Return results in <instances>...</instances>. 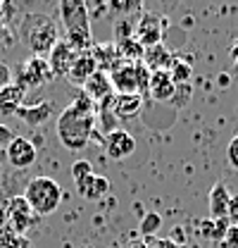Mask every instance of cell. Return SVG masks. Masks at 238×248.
<instances>
[{"label": "cell", "instance_id": "1", "mask_svg": "<svg viewBox=\"0 0 238 248\" xmlns=\"http://www.w3.org/2000/svg\"><path fill=\"white\" fill-rule=\"evenodd\" d=\"M98 108L86 93L81 91L58 117V139L67 151H81L86 148L93 136Z\"/></svg>", "mask_w": 238, "mask_h": 248}, {"label": "cell", "instance_id": "2", "mask_svg": "<svg viewBox=\"0 0 238 248\" xmlns=\"http://www.w3.org/2000/svg\"><path fill=\"white\" fill-rule=\"evenodd\" d=\"M60 17L62 24L67 29V43L69 48H74L79 55L90 53L95 41H93V31H90V15L89 5L81 0H62L60 2Z\"/></svg>", "mask_w": 238, "mask_h": 248}, {"label": "cell", "instance_id": "3", "mask_svg": "<svg viewBox=\"0 0 238 248\" xmlns=\"http://www.w3.org/2000/svg\"><path fill=\"white\" fill-rule=\"evenodd\" d=\"M22 38L29 46L31 55L36 58H48L50 50L58 46V27L50 15L31 12L22 19Z\"/></svg>", "mask_w": 238, "mask_h": 248}, {"label": "cell", "instance_id": "4", "mask_svg": "<svg viewBox=\"0 0 238 248\" xmlns=\"http://www.w3.org/2000/svg\"><path fill=\"white\" fill-rule=\"evenodd\" d=\"M36 217L53 215L62 203V186L50 177H33L22 193Z\"/></svg>", "mask_w": 238, "mask_h": 248}, {"label": "cell", "instance_id": "5", "mask_svg": "<svg viewBox=\"0 0 238 248\" xmlns=\"http://www.w3.org/2000/svg\"><path fill=\"white\" fill-rule=\"evenodd\" d=\"M55 77L50 72V64L45 58H36L31 55L27 60L17 67V77H15V84L24 91H31V89H41L45 84H50Z\"/></svg>", "mask_w": 238, "mask_h": 248}, {"label": "cell", "instance_id": "6", "mask_svg": "<svg viewBox=\"0 0 238 248\" xmlns=\"http://www.w3.org/2000/svg\"><path fill=\"white\" fill-rule=\"evenodd\" d=\"M164 29H167V17H157L148 10H141V19L136 22V38L143 48L160 46Z\"/></svg>", "mask_w": 238, "mask_h": 248}, {"label": "cell", "instance_id": "7", "mask_svg": "<svg viewBox=\"0 0 238 248\" xmlns=\"http://www.w3.org/2000/svg\"><path fill=\"white\" fill-rule=\"evenodd\" d=\"M36 222V215L29 208L24 196H12L7 198V232L24 236L27 229H31V224Z\"/></svg>", "mask_w": 238, "mask_h": 248}, {"label": "cell", "instance_id": "8", "mask_svg": "<svg viewBox=\"0 0 238 248\" xmlns=\"http://www.w3.org/2000/svg\"><path fill=\"white\" fill-rule=\"evenodd\" d=\"M103 148L110 160H126L136 153V139L126 129H115V131L105 134Z\"/></svg>", "mask_w": 238, "mask_h": 248}, {"label": "cell", "instance_id": "9", "mask_svg": "<svg viewBox=\"0 0 238 248\" xmlns=\"http://www.w3.org/2000/svg\"><path fill=\"white\" fill-rule=\"evenodd\" d=\"M5 155H7V160H10L12 167L27 170V167L33 165V160H36V146L31 143L29 139H24V136H15L12 143L7 146Z\"/></svg>", "mask_w": 238, "mask_h": 248}, {"label": "cell", "instance_id": "10", "mask_svg": "<svg viewBox=\"0 0 238 248\" xmlns=\"http://www.w3.org/2000/svg\"><path fill=\"white\" fill-rule=\"evenodd\" d=\"M76 58H79V53H76L74 48H69L67 41H58V46L50 50V55H48L45 60L50 64L53 77H67L69 69H72V64L76 62Z\"/></svg>", "mask_w": 238, "mask_h": 248}, {"label": "cell", "instance_id": "11", "mask_svg": "<svg viewBox=\"0 0 238 248\" xmlns=\"http://www.w3.org/2000/svg\"><path fill=\"white\" fill-rule=\"evenodd\" d=\"M110 81H112L115 93H138L136 62H121L117 69L110 72Z\"/></svg>", "mask_w": 238, "mask_h": 248}, {"label": "cell", "instance_id": "12", "mask_svg": "<svg viewBox=\"0 0 238 248\" xmlns=\"http://www.w3.org/2000/svg\"><path fill=\"white\" fill-rule=\"evenodd\" d=\"M84 93L89 95L93 103H100V100H105L107 95H112L115 89H112L110 74H107V72H103V69L93 72L89 79H86V84H84Z\"/></svg>", "mask_w": 238, "mask_h": 248}, {"label": "cell", "instance_id": "13", "mask_svg": "<svg viewBox=\"0 0 238 248\" xmlns=\"http://www.w3.org/2000/svg\"><path fill=\"white\" fill-rule=\"evenodd\" d=\"M231 191L224 182H217L209 191V219H229Z\"/></svg>", "mask_w": 238, "mask_h": 248}, {"label": "cell", "instance_id": "14", "mask_svg": "<svg viewBox=\"0 0 238 248\" xmlns=\"http://www.w3.org/2000/svg\"><path fill=\"white\" fill-rule=\"evenodd\" d=\"M177 93V84L172 81L169 72H152L150 74V84H148V95H152L155 100H174Z\"/></svg>", "mask_w": 238, "mask_h": 248}, {"label": "cell", "instance_id": "15", "mask_svg": "<svg viewBox=\"0 0 238 248\" xmlns=\"http://www.w3.org/2000/svg\"><path fill=\"white\" fill-rule=\"evenodd\" d=\"M50 115H53V103H48V100H43V103H36V105H22L19 110H17V115L15 117H19L24 124H29V126H41V124H45L50 120Z\"/></svg>", "mask_w": 238, "mask_h": 248}, {"label": "cell", "instance_id": "16", "mask_svg": "<svg viewBox=\"0 0 238 248\" xmlns=\"http://www.w3.org/2000/svg\"><path fill=\"white\" fill-rule=\"evenodd\" d=\"M93 72H98V62H95V58H93V53H84V55H79L76 62L72 64L67 79H69L74 86H81V89H84L86 79H89Z\"/></svg>", "mask_w": 238, "mask_h": 248}, {"label": "cell", "instance_id": "17", "mask_svg": "<svg viewBox=\"0 0 238 248\" xmlns=\"http://www.w3.org/2000/svg\"><path fill=\"white\" fill-rule=\"evenodd\" d=\"M143 64L148 67L150 72H169L172 62H174V55L160 43V46H152V48H146L143 53Z\"/></svg>", "mask_w": 238, "mask_h": 248}, {"label": "cell", "instance_id": "18", "mask_svg": "<svg viewBox=\"0 0 238 248\" xmlns=\"http://www.w3.org/2000/svg\"><path fill=\"white\" fill-rule=\"evenodd\" d=\"M143 108V95L141 93H117L115 95V115L117 120L136 117Z\"/></svg>", "mask_w": 238, "mask_h": 248}, {"label": "cell", "instance_id": "19", "mask_svg": "<svg viewBox=\"0 0 238 248\" xmlns=\"http://www.w3.org/2000/svg\"><path fill=\"white\" fill-rule=\"evenodd\" d=\"M27 91L19 89L15 81L5 89H0V115H17V110L24 105Z\"/></svg>", "mask_w": 238, "mask_h": 248}, {"label": "cell", "instance_id": "20", "mask_svg": "<svg viewBox=\"0 0 238 248\" xmlns=\"http://www.w3.org/2000/svg\"><path fill=\"white\" fill-rule=\"evenodd\" d=\"M76 191H79L84 198H89V201H98V198L107 196V191H110V179L103 177V174H95V172H93L86 182L76 184Z\"/></svg>", "mask_w": 238, "mask_h": 248}, {"label": "cell", "instance_id": "21", "mask_svg": "<svg viewBox=\"0 0 238 248\" xmlns=\"http://www.w3.org/2000/svg\"><path fill=\"white\" fill-rule=\"evenodd\" d=\"M115 46H117V53H119V58H121V62H141L143 60L146 48L138 43L136 36H134V38H126V41H119Z\"/></svg>", "mask_w": 238, "mask_h": 248}, {"label": "cell", "instance_id": "22", "mask_svg": "<svg viewBox=\"0 0 238 248\" xmlns=\"http://www.w3.org/2000/svg\"><path fill=\"white\" fill-rule=\"evenodd\" d=\"M169 77H172V81H174L177 86L188 84V79L193 77V67H191V62H183V60H177V58H174L172 67H169Z\"/></svg>", "mask_w": 238, "mask_h": 248}, {"label": "cell", "instance_id": "23", "mask_svg": "<svg viewBox=\"0 0 238 248\" xmlns=\"http://www.w3.org/2000/svg\"><path fill=\"white\" fill-rule=\"evenodd\" d=\"M160 227H162V215H160V213H155V210L146 213L143 219H141V234H143V236H148V239H152V236L157 234V229H160Z\"/></svg>", "mask_w": 238, "mask_h": 248}, {"label": "cell", "instance_id": "24", "mask_svg": "<svg viewBox=\"0 0 238 248\" xmlns=\"http://www.w3.org/2000/svg\"><path fill=\"white\" fill-rule=\"evenodd\" d=\"M136 36V22L131 17H119L117 24H115V43L119 41H126V38H134Z\"/></svg>", "mask_w": 238, "mask_h": 248}, {"label": "cell", "instance_id": "25", "mask_svg": "<svg viewBox=\"0 0 238 248\" xmlns=\"http://www.w3.org/2000/svg\"><path fill=\"white\" fill-rule=\"evenodd\" d=\"M90 174H93V165H90L89 160H76V162L72 165V179H74V184L86 182Z\"/></svg>", "mask_w": 238, "mask_h": 248}, {"label": "cell", "instance_id": "26", "mask_svg": "<svg viewBox=\"0 0 238 248\" xmlns=\"http://www.w3.org/2000/svg\"><path fill=\"white\" fill-rule=\"evenodd\" d=\"M0 248H31L27 236H19V234H12V232H5L0 236Z\"/></svg>", "mask_w": 238, "mask_h": 248}, {"label": "cell", "instance_id": "27", "mask_svg": "<svg viewBox=\"0 0 238 248\" xmlns=\"http://www.w3.org/2000/svg\"><path fill=\"white\" fill-rule=\"evenodd\" d=\"M219 248H238V227L231 222V227L226 229L224 239L219 241Z\"/></svg>", "mask_w": 238, "mask_h": 248}, {"label": "cell", "instance_id": "28", "mask_svg": "<svg viewBox=\"0 0 238 248\" xmlns=\"http://www.w3.org/2000/svg\"><path fill=\"white\" fill-rule=\"evenodd\" d=\"M226 160H229V165L238 172V134L229 141V146H226Z\"/></svg>", "mask_w": 238, "mask_h": 248}, {"label": "cell", "instance_id": "29", "mask_svg": "<svg viewBox=\"0 0 238 248\" xmlns=\"http://www.w3.org/2000/svg\"><path fill=\"white\" fill-rule=\"evenodd\" d=\"M231 227V219H214V232H212V241H222L224 239V234H226V229Z\"/></svg>", "mask_w": 238, "mask_h": 248}, {"label": "cell", "instance_id": "30", "mask_svg": "<svg viewBox=\"0 0 238 248\" xmlns=\"http://www.w3.org/2000/svg\"><path fill=\"white\" fill-rule=\"evenodd\" d=\"M107 7L115 10V12H119V15L124 17V12L129 15V12H134V10H141V2H115V0H112Z\"/></svg>", "mask_w": 238, "mask_h": 248}, {"label": "cell", "instance_id": "31", "mask_svg": "<svg viewBox=\"0 0 238 248\" xmlns=\"http://www.w3.org/2000/svg\"><path fill=\"white\" fill-rule=\"evenodd\" d=\"M12 139H15V131L7 124H0V151H7V146L12 143Z\"/></svg>", "mask_w": 238, "mask_h": 248}, {"label": "cell", "instance_id": "32", "mask_svg": "<svg viewBox=\"0 0 238 248\" xmlns=\"http://www.w3.org/2000/svg\"><path fill=\"white\" fill-rule=\"evenodd\" d=\"M12 81H15V74H12L10 64H7V62H0V89L10 86Z\"/></svg>", "mask_w": 238, "mask_h": 248}, {"label": "cell", "instance_id": "33", "mask_svg": "<svg viewBox=\"0 0 238 248\" xmlns=\"http://www.w3.org/2000/svg\"><path fill=\"white\" fill-rule=\"evenodd\" d=\"M212 232H214V219H209V217L203 219V222H200V236L212 241Z\"/></svg>", "mask_w": 238, "mask_h": 248}, {"label": "cell", "instance_id": "34", "mask_svg": "<svg viewBox=\"0 0 238 248\" xmlns=\"http://www.w3.org/2000/svg\"><path fill=\"white\" fill-rule=\"evenodd\" d=\"M229 219H231V222L238 219V193H231V201H229Z\"/></svg>", "mask_w": 238, "mask_h": 248}, {"label": "cell", "instance_id": "35", "mask_svg": "<svg viewBox=\"0 0 238 248\" xmlns=\"http://www.w3.org/2000/svg\"><path fill=\"white\" fill-rule=\"evenodd\" d=\"M231 58H234V72H231V77H238V38L231 43Z\"/></svg>", "mask_w": 238, "mask_h": 248}, {"label": "cell", "instance_id": "36", "mask_svg": "<svg viewBox=\"0 0 238 248\" xmlns=\"http://www.w3.org/2000/svg\"><path fill=\"white\" fill-rule=\"evenodd\" d=\"M217 84H219V86H229V84H231V74L222 72V74L217 77Z\"/></svg>", "mask_w": 238, "mask_h": 248}, {"label": "cell", "instance_id": "37", "mask_svg": "<svg viewBox=\"0 0 238 248\" xmlns=\"http://www.w3.org/2000/svg\"><path fill=\"white\" fill-rule=\"evenodd\" d=\"M5 198H7V196H5V191H0V201H5Z\"/></svg>", "mask_w": 238, "mask_h": 248}, {"label": "cell", "instance_id": "38", "mask_svg": "<svg viewBox=\"0 0 238 248\" xmlns=\"http://www.w3.org/2000/svg\"><path fill=\"white\" fill-rule=\"evenodd\" d=\"M134 248H150V246H148V244H146V246H134Z\"/></svg>", "mask_w": 238, "mask_h": 248}, {"label": "cell", "instance_id": "39", "mask_svg": "<svg viewBox=\"0 0 238 248\" xmlns=\"http://www.w3.org/2000/svg\"><path fill=\"white\" fill-rule=\"evenodd\" d=\"M81 248H93V246H81Z\"/></svg>", "mask_w": 238, "mask_h": 248}, {"label": "cell", "instance_id": "40", "mask_svg": "<svg viewBox=\"0 0 238 248\" xmlns=\"http://www.w3.org/2000/svg\"><path fill=\"white\" fill-rule=\"evenodd\" d=\"M234 224H236V227H238V219H236V222H234Z\"/></svg>", "mask_w": 238, "mask_h": 248}]
</instances>
